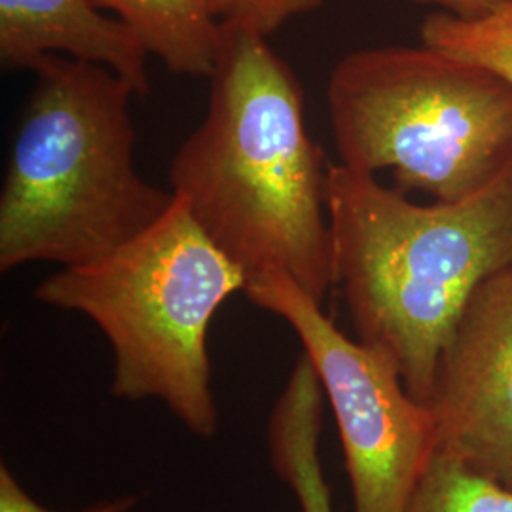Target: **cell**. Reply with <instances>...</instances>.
I'll list each match as a JSON object with an SVG mask.
<instances>
[{"instance_id": "cell-1", "label": "cell", "mask_w": 512, "mask_h": 512, "mask_svg": "<svg viewBox=\"0 0 512 512\" xmlns=\"http://www.w3.org/2000/svg\"><path fill=\"white\" fill-rule=\"evenodd\" d=\"M209 107L169 165L171 192L247 277L281 272L319 304L336 287L329 165L304 92L268 37L220 23Z\"/></svg>"}, {"instance_id": "cell-2", "label": "cell", "mask_w": 512, "mask_h": 512, "mask_svg": "<svg viewBox=\"0 0 512 512\" xmlns=\"http://www.w3.org/2000/svg\"><path fill=\"white\" fill-rule=\"evenodd\" d=\"M327 209L336 285L359 340L387 353L427 403L471 296L512 264V164L465 200L429 205L330 164Z\"/></svg>"}, {"instance_id": "cell-3", "label": "cell", "mask_w": 512, "mask_h": 512, "mask_svg": "<svg viewBox=\"0 0 512 512\" xmlns=\"http://www.w3.org/2000/svg\"><path fill=\"white\" fill-rule=\"evenodd\" d=\"M0 190V270L74 268L103 258L164 215L173 192L135 165L128 80L105 65L46 55Z\"/></svg>"}, {"instance_id": "cell-4", "label": "cell", "mask_w": 512, "mask_h": 512, "mask_svg": "<svg viewBox=\"0 0 512 512\" xmlns=\"http://www.w3.org/2000/svg\"><path fill=\"white\" fill-rule=\"evenodd\" d=\"M249 277L203 232L181 198L137 238L90 264L61 268L38 302L86 315L112 349L110 395L160 401L200 439L219 431L207 334Z\"/></svg>"}, {"instance_id": "cell-5", "label": "cell", "mask_w": 512, "mask_h": 512, "mask_svg": "<svg viewBox=\"0 0 512 512\" xmlns=\"http://www.w3.org/2000/svg\"><path fill=\"white\" fill-rule=\"evenodd\" d=\"M340 164L433 202H459L512 164V84L431 46L344 55L327 84Z\"/></svg>"}, {"instance_id": "cell-6", "label": "cell", "mask_w": 512, "mask_h": 512, "mask_svg": "<svg viewBox=\"0 0 512 512\" xmlns=\"http://www.w3.org/2000/svg\"><path fill=\"white\" fill-rule=\"evenodd\" d=\"M243 293L293 329L315 368L342 440L353 512L408 511L437 437L393 359L346 336L289 275H255Z\"/></svg>"}, {"instance_id": "cell-7", "label": "cell", "mask_w": 512, "mask_h": 512, "mask_svg": "<svg viewBox=\"0 0 512 512\" xmlns=\"http://www.w3.org/2000/svg\"><path fill=\"white\" fill-rule=\"evenodd\" d=\"M425 404L437 452L512 488V264L471 296Z\"/></svg>"}, {"instance_id": "cell-8", "label": "cell", "mask_w": 512, "mask_h": 512, "mask_svg": "<svg viewBox=\"0 0 512 512\" xmlns=\"http://www.w3.org/2000/svg\"><path fill=\"white\" fill-rule=\"evenodd\" d=\"M105 65L137 95L150 92L148 50L118 18L90 0H0V63L33 69L46 55Z\"/></svg>"}, {"instance_id": "cell-9", "label": "cell", "mask_w": 512, "mask_h": 512, "mask_svg": "<svg viewBox=\"0 0 512 512\" xmlns=\"http://www.w3.org/2000/svg\"><path fill=\"white\" fill-rule=\"evenodd\" d=\"M323 412V385L302 351L266 425L270 465L277 478L291 488L300 512H334L319 456Z\"/></svg>"}, {"instance_id": "cell-10", "label": "cell", "mask_w": 512, "mask_h": 512, "mask_svg": "<svg viewBox=\"0 0 512 512\" xmlns=\"http://www.w3.org/2000/svg\"><path fill=\"white\" fill-rule=\"evenodd\" d=\"M101 12H112L148 54L167 71L209 78L219 50L220 21L207 0H90Z\"/></svg>"}, {"instance_id": "cell-11", "label": "cell", "mask_w": 512, "mask_h": 512, "mask_svg": "<svg viewBox=\"0 0 512 512\" xmlns=\"http://www.w3.org/2000/svg\"><path fill=\"white\" fill-rule=\"evenodd\" d=\"M421 44L458 55L512 84V0L478 18L431 12L421 21Z\"/></svg>"}, {"instance_id": "cell-12", "label": "cell", "mask_w": 512, "mask_h": 512, "mask_svg": "<svg viewBox=\"0 0 512 512\" xmlns=\"http://www.w3.org/2000/svg\"><path fill=\"white\" fill-rule=\"evenodd\" d=\"M406 512H512V488L435 452Z\"/></svg>"}, {"instance_id": "cell-13", "label": "cell", "mask_w": 512, "mask_h": 512, "mask_svg": "<svg viewBox=\"0 0 512 512\" xmlns=\"http://www.w3.org/2000/svg\"><path fill=\"white\" fill-rule=\"evenodd\" d=\"M220 23H238L270 37L300 14L321 8L327 0H207Z\"/></svg>"}, {"instance_id": "cell-14", "label": "cell", "mask_w": 512, "mask_h": 512, "mask_svg": "<svg viewBox=\"0 0 512 512\" xmlns=\"http://www.w3.org/2000/svg\"><path fill=\"white\" fill-rule=\"evenodd\" d=\"M139 495L124 494L97 501L82 511L73 512H133L139 505ZM0 512H65L54 511L38 503L19 482L12 469L2 463L0 465Z\"/></svg>"}, {"instance_id": "cell-15", "label": "cell", "mask_w": 512, "mask_h": 512, "mask_svg": "<svg viewBox=\"0 0 512 512\" xmlns=\"http://www.w3.org/2000/svg\"><path fill=\"white\" fill-rule=\"evenodd\" d=\"M421 6H431L458 18H478L497 8L503 0H412Z\"/></svg>"}]
</instances>
